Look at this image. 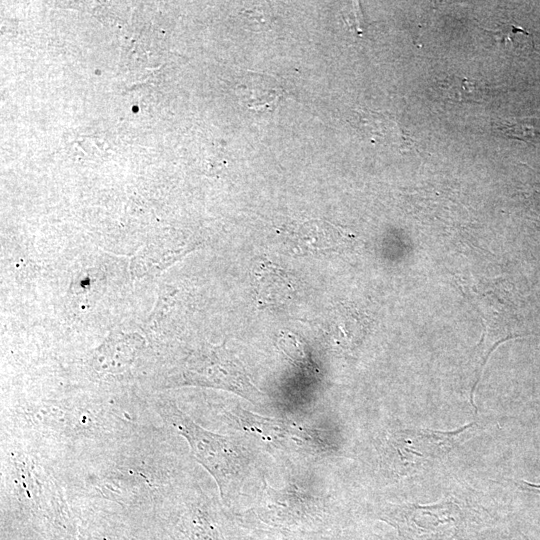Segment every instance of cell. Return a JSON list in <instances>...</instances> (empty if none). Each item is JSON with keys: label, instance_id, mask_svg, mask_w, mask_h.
I'll list each match as a JSON object with an SVG mask.
<instances>
[{"label": "cell", "instance_id": "obj_3", "mask_svg": "<svg viewBox=\"0 0 540 540\" xmlns=\"http://www.w3.org/2000/svg\"><path fill=\"white\" fill-rule=\"evenodd\" d=\"M211 387L233 392L253 404H261L263 393L252 383L241 361L225 344L206 345L194 351L184 363L174 384Z\"/></svg>", "mask_w": 540, "mask_h": 540}, {"label": "cell", "instance_id": "obj_2", "mask_svg": "<svg viewBox=\"0 0 540 540\" xmlns=\"http://www.w3.org/2000/svg\"><path fill=\"white\" fill-rule=\"evenodd\" d=\"M473 424L443 432L428 429H400L387 433L380 444L384 465L393 473L407 475L442 460Z\"/></svg>", "mask_w": 540, "mask_h": 540}, {"label": "cell", "instance_id": "obj_1", "mask_svg": "<svg viewBox=\"0 0 540 540\" xmlns=\"http://www.w3.org/2000/svg\"><path fill=\"white\" fill-rule=\"evenodd\" d=\"M156 410L190 446L191 453L213 477L224 500L240 486L249 458L235 438L211 432L197 424L171 401H161Z\"/></svg>", "mask_w": 540, "mask_h": 540}, {"label": "cell", "instance_id": "obj_7", "mask_svg": "<svg viewBox=\"0 0 540 540\" xmlns=\"http://www.w3.org/2000/svg\"><path fill=\"white\" fill-rule=\"evenodd\" d=\"M253 288L260 307H279L293 299L295 284L282 268L270 261L261 262L254 271Z\"/></svg>", "mask_w": 540, "mask_h": 540}, {"label": "cell", "instance_id": "obj_5", "mask_svg": "<svg viewBox=\"0 0 540 540\" xmlns=\"http://www.w3.org/2000/svg\"><path fill=\"white\" fill-rule=\"evenodd\" d=\"M230 416L237 427L271 447L308 451L317 447L309 430L294 422L263 417L241 408H237Z\"/></svg>", "mask_w": 540, "mask_h": 540}, {"label": "cell", "instance_id": "obj_6", "mask_svg": "<svg viewBox=\"0 0 540 540\" xmlns=\"http://www.w3.org/2000/svg\"><path fill=\"white\" fill-rule=\"evenodd\" d=\"M286 245L294 255H324L341 251L346 245V236L327 221L311 219L287 229Z\"/></svg>", "mask_w": 540, "mask_h": 540}, {"label": "cell", "instance_id": "obj_4", "mask_svg": "<svg viewBox=\"0 0 540 540\" xmlns=\"http://www.w3.org/2000/svg\"><path fill=\"white\" fill-rule=\"evenodd\" d=\"M384 519L395 526L406 540H449L460 531L463 516L449 501L433 505H390Z\"/></svg>", "mask_w": 540, "mask_h": 540}, {"label": "cell", "instance_id": "obj_8", "mask_svg": "<svg viewBox=\"0 0 540 540\" xmlns=\"http://www.w3.org/2000/svg\"><path fill=\"white\" fill-rule=\"evenodd\" d=\"M142 345L136 335L117 334L110 336L95 352L94 367L99 372L120 373L135 359Z\"/></svg>", "mask_w": 540, "mask_h": 540}, {"label": "cell", "instance_id": "obj_9", "mask_svg": "<svg viewBox=\"0 0 540 540\" xmlns=\"http://www.w3.org/2000/svg\"><path fill=\"white\" fill-rule=\"evenodd\" d=\"M194 246L182 240L150 244L133 260L132 269L139 276L155 274L180 259Z\"/></svg>", "mask_w": 540, "mask_h": 540}]
</instances>
